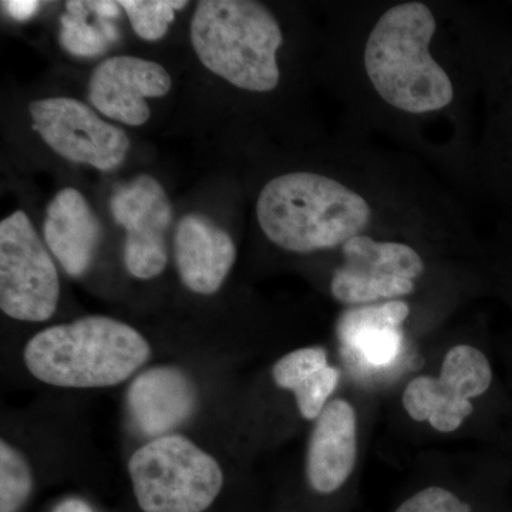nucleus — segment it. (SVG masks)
<instances>
[{"label": "nucleus", "mask_w": 512, "mask_h": 512, "mask_svg": "<svg viewBox=\"0 0 512 512\" xmlns=\"http://www.w3.org/2000/svg\"><path fill=\"white\" fill-rule=\"evenodd\" d=\"M90 13L89 2H66V13L60 18V45L70 55L100 56L119 40L113 20L97 18L96 23H90Z\"/></svg>", "instance_id": "obj_18"}, {"label": "nucleus", "mask_w": 512, "mask_h": 512, "mask_svg": "<svg viewBox=\"0 0 512 512\" xmlns=\"http://www.w3.org/2000/svg\"><path fill=\"white\" fill-rule=\"evenodd\" d=\"M409 313V305L402 301L360 306L343 313L338 335L346 356L365 367L389 366L402 350V325Z\"/></svg>", "instance_id": "obj_16"}, {"label": "nucleus", "mask_w": 512, "mask_h": 512, "mask_svg": "<svg viewBox=\"0 0 512 512\" xmlns=\"http://www.w3.org/2000/svg\"><path fill=\"white\" fill-rule=\"evenodd\" d=\"M276 386L295 394L299 413L316 420L338 387L340 373L328 365V353L319 346L293 350L272 367Z\"/></svg>", "instance_id": "obj_17"}, {"label": "nucleus", "mask_w": 512, "mask_h": 512, "mask_svg": "<svg viewBox=\"0 0 512 512\" xmlns=\"http://www.w3.org/2000/svg\"><path fill=\"white\" fill-rule=\"evenodd\" d=\"M128 474L144 512H204L224 487L220 463L175 433L138 448L128 461Z\"/></svg>", "instance_id": "obj_5"}, {"label": "nucleus", "mask_w": 512, "mask_h": 512, "mask_svg": "<svg viewBox=\"0 0 512 512\" xmlns=\"http://www.w3.org/2000/svg\"><path fill=\"white\" fill-rule=\"evenodd\" d=\"M437 23L420 2L393 6L376 23L365 47V69L387 104L412 114L444 109L454 90L446 70L430 55Z\"/></svg>", "instance_id": "obj_3"}, {"label": "nucleus", "mask_w": 512, "mask_h": 512, "mask_svg": "<svg viewBox=\"0 0 512 512\" xmlns=\"http://www.w3.org/2000/svg\"><path fill=\"white\" fill-rule=\"evenodd\" d=\"M127 406L134 427L150 439L174 434L197 409L194 383L175 366L144 370L128 387Z\"/></svg>", "instance_id": "obj_12"}, {"label": "nucleus", "mask_w": 512, "mask_h": 512, "mask_svg": "<svg viewBox=\"0 0 512 512\" xmlns=\"http://www.w3.org/2000/svg\"><path fill=\"white\" fill-rule=\"evenodd\" d=\"M43 237L67 275L80 278L89 271L99 249L101 225L82 192H57L47 205Z\"/></svg>", "instance_id": "obj_15"}, {"label": "nucleus", "mask_w": 512, "mask_h": 512, "mask_svg": "<svg viewBox=\"0 0 512 512\" xmlns=\"http://www.w3.org/2000/svg\"><path fill=\"white\" fill-rule=\"evenodd\" d=\"M134 32L147 42H156L168 32L174 22L175 12L184 9L187 2L177 0H121Z\"/></svg>", "instance_id": "obj_20"}, {"label": "nucleus", "mask_w": 512, "mask_h": 512, "mask_svg": "<svg viewBox=\"0 0 512 512\" xmlns=\"http://www.w3.org/2000/svg\"><path fill=\"white\" fill-rule=\"evenodd\" d=\"M493 370L483 352L468 345L454 346L444 357L439 379L420 376L403 394V406L416 421H430L440 433L463 426L474 412L471 399L490 389Z\"/></svg>", "instance_id": "obj_8"}, {"label": "nucleus", "mask_w": 512, "mask_h": 512, "mask_svg": "<svg viewBox=\"0 0 512 512\" xmlns=\"http://www.w3.org/2000/svg\"><path fill=\"white\" fill-rule=\"evenodd\" d=\"M256 218L269 241L298 254L325 251L362 235L372 210L362 195L316 173L279 175L262 188Z\"/></svg>", "instance_id": "obj_2"}, {"label": "nucleus", "mask_w": 512, "mask_h": 512, "mask_svg": "<svg viewBox=\"0 0 512 512\" xmlns=\"http://www.w3.org/2000/svg\"><path fill=\"white\" fill-rule=\"evenodd\" d=\"M33 490L28 460L9 441H0V512H20Z\"/></svg>", "instance_id": "obj_19"}, {"label": "nucleus", "mask_w": 512, "mask_h": 512, "mask_svg": "<svg viewBox=\"0 0 512 512\" xmlns=\"http://www.w3.org/2000/svg\"><path fill=\"white\" fill-rule=\"evenodd\" d=\"M29 113L33 128L47 146L72 163L107 173L126 160L130 138L83 101L49 97L32 101Z\"/></svg>", "instance_id": "obj_7"}, {"label": "nucleus", "mask_w": 512, "mask_h": 512, "mask_svg": "<svg viewBox=\"0 0 512 512\" xmlns=\"http://www.w3.org/2000/svg\"><path fill=\"white\" fill-rule=\"evenodd\" d=\"M357 458V419L352 404L332 400L316 419L306 456L312 490L332 494L348 481Z\"/></svg>", "instance_id": "obj_14"}, {"label": "nucleus", "mask_w": 512, "mask_h": 512, "mask_svg": "<svg viewBox=\"0 0 512 512\" xmlns=\"http://www.w3.org/2000/svg\"><path fill=\"white\" fill-rule=\"evenodd\" d=\"M90 8L96 13L97 18L114 20L120 18V3L109 2V0H99V2H89Z\"/></svg>", "instance_id": "obj_23"}, {"label": "nucleus", "mask_w": 512, "mask_h": 512, "mask_svg": "<svg viewBox=\"0 0 512 512\" xmlns=\"http://www.w3.org/2000/svg\"><path fill=\"white\" fill-rule=\"evenodd\" d=\"M195 55L210 72L238 89L268 93L281 79L284 43L271 10L252 0H202L191 20Z\"/></svg>", "instance_id": "obj_4"}, {"label": "nucleus", "mask_w": 512, "mask_h": 512, "mask_svg": "<svg viewBox=\"0 0 512 512\" xmlns=\"http://www.w3.org/2000/svg\"><path fill=\"white\" fill-rule=\"evenodd\" d=\"M150 356V343L137 329L101 315L40 330L23 353L30 375L66 389L117 386L146 365Z\"/></svg>", "instance_id": "obj_1"}, {"label": "nucleus", "mask_w": 512, "mask_h": 512, "mask_svg": "<svg viewBox=\"0 0 512 512\" xmlns=\"http://www.w3.org/2000/svg\"><path fill=\"white\" fill-rule=\"evenodd\" d=\"M173 87L161 64L136 56H114L101 62L89 80V101L107 119L131 127L150 120L147 99L167 96Z\"/></svg>", "instance_id": "obj_11"}, {"label": "nucleus", "mask_w": 512, "mask_h": 512, "mask_svg": "<svg viewBox=\"0 0 512 512\" xmlns=\"http://www.w3.org/2000/svg\"><path fill=\"white\" fill-rule=\"evenodd\" d=\"M59 299V272L49 248L28 215L13 212L0 222V309L20 322H46Z\"/></svg>", "instance_id": "obj_6"}, {"label": "nucleus", "mask_w": 512, "mask_h": 512, "mask_svg": "<svg viewBox=\"0 0 512 512\" xmlns=\"http://www.w3.org/2000/svg\"><path fill=\"white\" fill-rule=\"evenodd\" d=\"M174 258L185 288L198 295H214L237 261V247L217 222L191 212L175 228Z\"/></svg>", "instance_id": "obj_13"}, {"label": "nucleus", "mask_w": 512, "mask_h": 512, "mask_svg": "<svg viewBox=\"0 0 512 512\" xmlns=\"http://www.w3.org/2000/svg\"><path fill=\"white\" fill-rule=\"evenodd\" d=\"M2 5L5 6L10 18L25 22L39 10L40 3L36 0H8V2H3Z\"/></svg>", "instance_id": "obj_22"}, {"label": "nucleus", "mask_w": 512, "mask_h": 512, "mask_svg": "<svg viewBox=\"0 0 512 512\" xmlns=\"http://www.w3.org/2000/svg\"><path fill=\"white\" fill-rule=\"evenodd\" d=\"M114 221L126 231L124 265L137 279L157 278L168 262L167 232L173 204L163 185L148 174L116 188L110 198Z\"/></svg>", "instance_id": "obj_10"}, {"label": "nucleus", "mask_w": 512, "mask_h": 512, "mask_svg": "<svg viewBox=\"0 0 512 512\" xmlns=\"http://www.w3.org/2000/svg\"><path fill=\"white\" fill-rule=\"evenodd\" d=\"M345 262L333 274V298L346 305H366L400 298L414 291L424 262L412 247L356 235L343 245Z\"/></svg>", "instance_id": "obj_9"}, {"label": "nucleus", "mask_w": 512, "mask_h": 512, "mask_svg": "<svg viewBox=\"0 0 512 512\" xmlns=\"http://www.w3.org/2000/svg\"><path fill=\"white\" fill-rule=\"evenodd\" d=\"M52 512H97L86 500L79 497L64 498L53 507Z\"/></svg>", "instance_id": "obj_24"}, {"label": "nucleus", "mask_w": 512, "mask_h": 512, "mask_svg": "<svg viewBox=\"0 0 512 512\" xmlns=\"http://www.w3.org/2000/svg\"><path fill=\"white\" fill-rule=\"evenodd\" d=\"M394 512H471V508L446 488L429 487L404 501Z\"/></svg>", "instance_id": "obj_21"}]
</instances>
